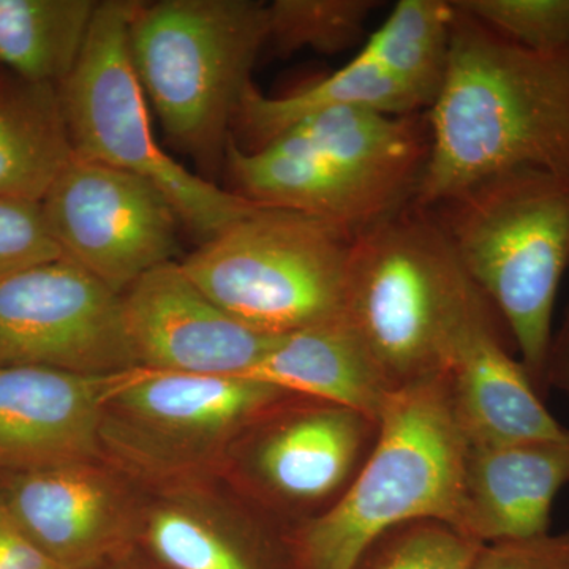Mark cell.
<instances>
[{
	"label": "cell",
	"mask_w": 569,
	"mask_h": 569,
	"mask_svg": "<svg viewBox=\"0 0 569 569\" xmlns=\"http://www.w3.org/2000/svg\"><path fill=\"white\" fill-rule=\"evenodd\" d=\"M569 485V432L546 440L468 445L456 530L490 542L550 533L556 498Z\"/></svg>",
	"instance_id": "2e32d148"
},
{
	"label": "cell",
	"mask_w": 569,
	"mask_h": 569,
	"mask_svg": "<svg viewBox=\"0 0 569 569\" xmlns=\"http://www.w3.org/2000/svg\"><path fill=\"white\" fill-rule=\"evenodd\" d=\"M0 567L6 569H69L48 556L0 509Z\"/></svg>",
	"instance_id": "83f0119b"
},
{
	"label": "cell",
	"mask_w": 569,
	"mask_h": 569,
	"mask_svg": "<svg viewBox=\"0 0 569 569\" xmlns=\"http://www.w3.org/2000/svg\"><path fill=\"white\" fill-rule=\"evenodd\" d=\"M372 0H276L268 9V41L277 54L310 50L336 54L365 32Z\"/></svg>",
	"instance_id": "603a6c76"
},
{
	"label": "cell",
	"mask_w": 569,
	"mask_h": 569,
	"mask_svg": "<svg viewBox=\"0 0 569 569\" xmlns=\"http://www.w3.org/2000/svg\"><path fill=\"white\" fill-rule=\"evenodd\" d=\"M467 447L448 376L397 389L343 496L287 531L296 568L353 569L377 538L415 520L456 527Z\"/></svg>",
	"instance_id": "3957f363"
},
{
	"label": "cell",
	"mask_w": 569,
	"mask_h": 569,
	"mask_svg": "<svg viewBox=\"0 0 569 569\" xmlns=\"http://www.w3.org/2000/svg\"><path fill=\"white\" fill-rule=\"evenodd\" d=\"M452 3L527 50H569V0H456Z\"/></svg>",
	"instance_id": "d4e9b609"
},
{
	"label": "cell",
	"mask_w": 569,
	"mask_h": 569,
	"mask_svg": "<svg viewBox=\"0 0 569 569\" xmlns=\"http://www.w3.org/2000/svg\"><path fill=\"white\" fill-rule=\"evenodd\" d=\"M112 569H140L138 567H132V565H127V563H123V565H118V567H114Z\"/></svg>",
	"instance_id": "f546056e"
},
{
	"label": "cell",
	"mask_w": 569,
	"mask_h": 569,
	"mask_svg": "<svg viewBox=\"0 0 569 569\" xmlns=\"http://www.w3.org/2000/svg\"><path fill=\"white\" fill-rule=\"evenodd\" d=\"M144 489L104 459L0 471V509L69 569H97L138 542Z\"/></svg>",
	"instance_id": "7c38bea8"
},
{
	"label": "cell",
	"mask_w": 569,
	"mask_h": 569,
	"mask_svg": "<svg viewBox=\"0 0 569 569\" xmlns=\"http://www.w3.org/2000/svg\"><path fill=\"white\" fill-rule=\"evenodd\" d=\"M430 211L546 399L553 309L569 268V176L530 168L490 176Z\"/></svg>",
	"instance_id": "277c9868"
},
{
	"label": "cell",
	"mask_w": 569,
	"mask_h": 569,
	"mask_svg": "<svg viewBox=\"0 0 569 569\" xmlns=\"http://www.w3.org/2000/svg\"><path fill=\"white\" fill-rule=\"evenodd\" d=\"M99 2L0 0V63L18 80L61 88L80 61Z\"/></svg>",
	"instance_id": "44dd1931"
},
{
	"label": "cell",
	"mask_w": 569,
	"mask_h": 569,
	"mask_svg": "<svg viewBox=\"0 0 569 569\" xmlns=\"http://www.w3.org/2000/svg\"><path fill=\"white\" fill-rule=\"evenodd\" d=\"M497 313L481 318L456 351L448 381L452 407L468 445L511 443L567 436L519 359L512 358Z\"/></svg>",
	"instance_id": "e0dca14e"
},
{
	"label": "cell",
	"mask_w": 569,
	"mask_h": 569,
	"mask_svg": "<svg viewBox=\"0 0 569 569\" xmlns=\"http://www.w3.org/2000/svg\"><path fill=\"white\" fill-rule=\"evenodd\" d=\"M61 257L40 203L0 198V280Z\"/></svg>",
	"instance_id": "484cf974"
},
{
	"label": "cell",
	"mask_w": 569,
	"mask_h": 569,
	"mask_svg": "<svg viewBox=\"0 0 569 569\" xmlns=\"http://www.w3.org/2000/svg\"><path fill=\"white\" fill-rule=\"evenodd\" d=\"M133 7L130 0L99 2L80 61L59 88L71 148L82 159L156 183L182 223L209 241L257 204L190 173L157 141L130 58Z\"/></svg>",
	"instance_id": "ba28073f"
},
{
	"label": "cell",
	"mask_w": 569,
	"mask_h": 569,
	"mask_svg": "<svg viewBox=\"0 0 569 569\" xmlns=\"http://www.w3.org/2000/svg\"><path fill=\"white\" fill-rule=\"evenodd\" d=\"M490 313L430 209L410 204L355 236L343 320L391 391L448 376L468 329Z\"/></svg>",
	"instance_id": "7a4b0ae2"
},
{
	"label": "cell",
	"mask_w": 569,
	"mask_h": 569,
	"mask_svg": "<svg viewBox=\"0 0 569 569\" xmlns=\"http://www.w3.org/2000/svg\"><path fill=\"white\" fill-rule=\"evenodd\" d=\"M455 7L445 0H400L359 54L377 63L427 103L447 73Z\"/></svg>",
	"instance_id": "7402d4cb"
},
{
	"label": "cell",
	"mask_w": 569,
	"mask_h": 569,
	"mask_svg": "<svg viewBox=\"0 0 569 569\" xmlns=\"http://www.w3.org/2000/svg\"><path fill=\"white\" fill-rule=\"evenodd\" d=\"M340 107L369 108L396 116L427 111V103L413 89L358 52L342 69L290 96H264L252 82L242 96L234 127L250 146L249 151H253L296 122Z\"/></svg>",
	"instance_id": "d6986e66"
},
{
	"label": "cell",
	"mask_w": 569,
	"mask_h": 569,
	"mask_svg": "<svg viewBox=\"0 0 569 569\" xmlns=\"http://www.w3.org/2000/svg\"><path fill=\"white\" fill-rule=\"evenodd\" d=\"M268 9L254 0L134 2L130 58L168 140L217 171L258 54Z\"/></svg>",
	"instance_id": "5b68a950"
},
{
	"label": "cell",
	"mask_w": 569,
	"mask_h": 569,
	"mask_svg": "<svg viewBox=\"0 0 569 569\" xmlns=\"http://www.w3.org/2000/svg\"><path fill=\"white\" fill-rule=\"evenodd\" d=\"M247 378L351 408L377 422L395 392L343 318L277 336Z\"/></svg>",
	"instance_id": "ac0fdd59"
},
{
	"label": "cell",
	"mask_w": 569,
	"mask_h": 569,
	"mask_svg": "<svg viewBox=\"0 0 569 569\" xmlns=\"http://www.w3.org/2000/svg\"><path fill=\"white\" fill-rule=\"evenodd\" d=\"M138 367L194 376L249 377L277 336L254 331L220 309L181 261L152 269L122 293Z\"/></svg>",
	"instance_id": "4fadbf2b"
},
{
	"label": "cell",
	"mask_w": 569,
	"mask_h": 569,
	"mask_svg": "<svg viewBox=\"0 0 569 569\" xmlns=\"http://www.w3.org/2000/svg\"><path fill=\"white\" fill-rule=\"evenodd\" d=\"M481 548L449 523L415 520L377 538L353 569H470Z\"/></svg>",
	"instance_id": "cb8c5ba5"
},
{
	"label": "cell",
	"mask_w": 569,
	"mask_h": 569,
	"mask_svg": "<svg viewBox=\"0 0 569 569\" xmlns=\"http://www.w3.org/2000/svg\"><path fill=\"white\" fill-rule=\"evenodd\" d=\"M377 433L376 419L351 408L288 396L247 427L220 477L263 515L295 516L299 523L343 496Z\"/></svg>",
	"instance_id": "9c48e42d"
},
{
	"label": "cell",
	"mask_w": 569,
	"mask_h": 569,
	"mask_svg": "<svg viewBox=\"0 0 569 569\" xmlns=\"http://www.w3.org/2000/svg\"><path fill=\"white\" fill-rule=\"evenodd\" d=\"M426 112L417 208L523 168L569 176V50H527L455 7L447 73Z\"/></svg>",
	"instance_id": "6da1fadb"
},
{
	"label": "cell",
	"mask_w": 569,
	"mask_h": 569,
	"mask_svg": "<svg viewBox=\"0 0 569 569\" xmlns=\"http://www.w3.org/2000/svg\"><path fill=\"white\" fill-rule=\"evenodd\" d=\"M470 569H569V530L482 545Z\"/></svg>",
	"instance_id": "4316f807"
},
{
	"label": "cell",
	"mask_w": 569,
	"mask_h": 569,
	"mask_svg": "<svg viewBox=\"0 0 569 569\" xmlns=\"http://www.w3.org/2000/svg\"><path fill=\"white\" fill-rule=\"evenodd\" d=\"M263 518L212 481L144 490L138 541L167 569H298Z\"/></svg>",
	"instance_id": "5bb4252c"
},
{
	"label": "cell",
	"mask_w": 569,
	"mask_h": 569,
	"mask_svg": "<svg viewBox=\"0 0 569 569\" xmlns=\"http://www.w3.org/2000/svg\"><path fill=\"white\" fill-rule=\"evenodd\" d=\"M40 204L62 257L116 293L178 261L181 217L141 176L73 153Z\"/></svg>",
	"instance_id": "30bf717a"
},
{
	"label": "cell",
	"mask_w": 569,
	"mask_h": 569,
	"mask_svg": "<svg viewBox=\"0 0 569 569\" xmlns=\"http://www.w3.org/2000/svg\"><path fill=\"white\" fill-rule=\"evenodd\" d=\"M71 157L59 88L0 82V198L40 203Z\"/></svg>",
	"instance_id": "ffe728a7"
},
{
	"label": "cell",
	"mask_w": 569,
	"mask_h": 569,
	"mask_svg": "<svg viewBox=\"0 0 569 569\" xmlns=\"http://www.w3.org/2000/svg\"><path fill=\"white\" fill-rule=\"evenodd\" d=\"M118 376L0 366V471L103 459L100 413Z\"/></svg>",
	"instance_id": "9a60e30c"
},
{
	"label": "cell",
	"mask_w": 569,
	"mask_h": 569,
	"mask_svg": "<svg viewBox=\"0 0 569 569\" xmlns=\"http://www.w3.org/2000/svg\"><path fill=\"white\" fill-rule=\"evenodd\" d=\"M0 569H6V568H3V567H0Z\"/></svg>",
	"instance_id": "4dcf8cb0"
},
{
	"label": "cell",
	"mask_w": 569,
	"mask_h": 569,
	"mask_svg": "<svg viewBox=\"0 0 569 569\" xmlns=\"http://www.w3.org/2000/svg\"><path fill=\"white\" fill-rule=\"evenodd\" d=\"M353 238L317 217L257 204L181 266L236 320L283 336L343 318Z\"/></svg>",
	"instance_id": "8992f818"
},
{
	"label": "cell",
	"mask_w": 569,
	"mask_h": 569,
	"mask_svg": "<svg viewBox=\"0 0 569 569\" xmlns=\"http://www.w3.org/2000/svg\"><path fill=\"white\" fill-rule=\"evenodd\" d=\"M288 396L253 378L137 367L104 395L100 452L144 490L212 481L247 427Z\"/></svg>",
	"instance_id": "52a82bcc"
},
{
	"label": "cell",
	"mask_w": 569,
	"mask_h": 569,
	"mask_svg": "<svg viewBox=\"0 0 569 569\" xmlns=\"http://www.w3.org/2000/svg\"><path fill=\"white\" fill-rule=\"evenodd\" d=\"M0 366L99 377L137 369L122 295L66 257L0 280Z\"/></svg>",
	"instance_id": "8fae6325"
},
{
	"label": "cell",
	"mask_w": 569,
	"mask_h": 569,
	"mask_svg": "<svg viewBox=\"0 0 569 569\" xmlns=\"http://www.w3.org/2000/svg\"><path fill=\"white\" fill-rule=\"evenodd\" d=\"M545 383L548 392L556 389L569 402V305L560 328L553 331L546 361Z\"/></svg>",
	"instance_id": "f1b7e54d"
}]
</instances>
